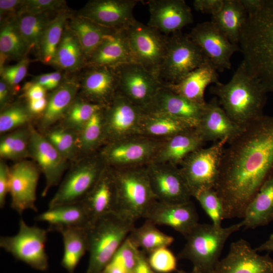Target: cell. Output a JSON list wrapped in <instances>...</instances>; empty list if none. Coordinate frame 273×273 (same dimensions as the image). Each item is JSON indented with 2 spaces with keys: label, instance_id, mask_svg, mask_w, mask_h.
Masks as SVG:
<instances>
[{
  "label": "cell",
  "instance_id": "obj_1",
  "mask_svg": "<svg viewBox=\"0 0 273 273\" xmlns=\"http://www.w3.org/2000/svg\"><path fill=\"white\" fill-rule=\"evenodd\" d=\"M227 144L214 190L223 204L224 219L243 218L273 174V116L263 115Z\"/></svg>",
  "mask_w": 273,
  "mask_h": 273
},
{
  "label": "cell",
  "instance_id": "obj_2",
  "mask_svg": "<svg viewBox=\"0 0 273 273\" xmlns=\"http://www.w3.org/2000/svg\"><path fill=\"white\" fill-rule=\"evenodd\" d=\"M239 46L248 72L273 93V0H265L257 13L248 16Z\"/></svg>",
  "mask_w": 273,
  "mask_h": 273
},
{
  "label": "cell",
  "instance_id": "obj_3",
  "mask_svg": "<svg viewBox=\"0 0 273 273\" xmlns=\"http://www.w3.org/2000/svg\"><path fill=\"white\" fill-rule=\"evenodd\" d=\"M209 91L230 118L243 127L263 115L267 93L242 62L229 82L219 81L212 85Z\"/></svg>",
  "mask_w": 273,
  "mask_h": 273
},
{
  "label": "cell",
  "instance_id": "obj_4",
  "mask_svg": "<svg viewBox=\"0 0 273 273\" xmlns=\"http://www.w3.org/2000/svg\"><path fill=\"white\" fill-rule=\"evenodd\" d=\"M134 224L116 212L91 223L87 228L89 258L86 273H102L134 227Z\"/></svg>",
  "mask_w": 273,
  "mask_h": 273
},
{
  "label": "cell",
  "instance_id": "obj_5",
  "mask_svg": "<svg viewBox=\"0 0 273 273\" xmlns=\"http://www.w3.org/2000/svg\"><path fill=\"white\" fill-rule=\"evenodd\" d=\"M242 227V221L226 228L199 223L185 237L186 243L178 257L190 260L200 273H210L219 260L228 238Z\"/></svg>",
  "mask_w": 273,
  "mask_h": 273
},
{
  "label": "cell",
  "instance_id": "obj_6",
  "mask_svg": "<svg viewBox=\"0 0 273 273\" xmlns=\"http://www.w3.org/2000/svg\"><path fill=\"white\" fill-rule=\"evenodd\" d=\"M112 169L117 191L116 213L135 222L143 218L157 200L151 188L145 166Z\"/></svg>",
  "mask_w": 273,
  "mask_h": 273
},
{
  "label": "cell",
  "instance_id": "obj_7",
  "mask_svg": "<svg viewBox=\"0 0 273 273\" xmlns=\"http://www.w3.org/2000/svg\"><path fill=\"white\" fill-rule=\"evenodd\" d=\"M208 62L188 35L179 31L168 36L165 57L157 77L163 86L173 84Z\"/></svg>",
  "mask_w": 273,
  "mask_h": 273
},
{
  "label": "cell",
  "instance_id": "obj_8",
  "mask_svg": "<svg viewBox=\"0 0 273 273\" xmlns=\"http://www.w3.org/2000/svg\"><path fill=\"white\" fill-rule=\"evenodd\" d=\"M229 141L224 139L208 148L197 149L178 166L192 197L202 190L214 189L223 152Z\"/></svg>",
  "mask_w": 273,
  "mask_h": 273
},
{
  "label": "cell",
  "instance_id": "obj_9",
  "mask_svg": "<svg viewBox=\"0 0 273 273\" xmlns=\"http://www.w3.org/2000/svg\"><path fill=\"white\" fill-rule=\"evenodd\" d=\"M48 231L35 225L30 226L21 218L16 235L1 237L0 247L30 267L44 271L48 267L46 249Z\"/></svg>",
  "mask_w": 273,
  "mask_h": 273
},
{
  "label": "cell",
  "instance_id": "obj_10",
  "mask_svg": "<svg viewBox=\"0 0 273 273\" xmlns=\"http://www.w3.org/2000/svg\"><path fill=\"white\" fill-rule=\"evenodd\" d=\"M125 31L133 62L157 77L165 57L168 36L137 20Z\"/></svg>",
  "mask_w": 273,
  "mask_h": 273
},
{
  "label": "cell",
  "instance_id": "obj_11",
  "mask_svg": "<svg viewBox=\"0 0 273 273\" xmlns=\"http://www.w3.org/2000/svg\"><path fill=\"white\" fill-rule=\"evenodd\" d=\"M161 141L136 134L105 144L99 155L111 168L146 166L153 161Z\"/></svg>",
  "mask_w": 273,
  "mask_h": 273
},
{
  "label": "cell",
  "instance_id": "obj_12",
  "mask_svg": "<svg viewBox=\"0 0 273 273\" xmlns=\"http://www.w3.org/2000/svg\"><path fill=\"white\" fill-rule=\"evenodd\" d=\"M106 166L98 155L73 169L65 178L50 201L49 208L83 201Z\"/></svg>",
  "mask_w": 273,
  "mask_h": 273
},
{
  "label": "cell",
  "instance_id": "obj_13",
  "mask_svg": "<svg viewBox=\"0 0 273 273\" xmlns=\"http://www.w3.org/2000/svg\"><path fill=\"white\" fill-rule=\"evenodd\" d=\"M144 111L117 93L103 109L104 144L139 134Z\"/></svg>",
  "mask_w": 273,
  "mask_h": 273
},
{
  "label": "cell",
  "instance_id": "obj_14",
  "mask_svg": "<svg viewBox=\"0 0 273 273\" xmlns=\"http://www.w3.org/2000/svg\"><path fill=\"white\" fill-rule=\"evenodd\" d=\"M118 79L117 93L144 109L163 86L156 75L134 62L115 67Z\"/></svg>",
  "mask_w": 273,
  "mask_h": 273
},
{
  "label": "cell",
  "instance_id": "obj_15",
  "mask_svg": "<svg viewBox=\"0 0 273 273\" xmlns=\"http://www.w3.org/2000/svg\"><path fill=\"white\" fill-rule=\"evenodd\" d=\"M188 35L218 72L231 69L232 56L240 51L211 21L197 24Z\"/></svg>",
  "mask_w": 273,
  "mask_h": 273
},
{
  "label": "cell",
  "instance_id": "obj_16",
  "mask_svg": "<svg viewBox=\"0 0 273 273\" xmlns=\"http://www.w3.org/2000/svg\"><path fill=\"white\" fill-rule=\"evenodd\" d=\"M145 168L157 200L172 204L191 201L192 196L178 166L152 161Z\"/></svg>",
  "mask_w": 273,
  "mask_h": 273
},
{
  "label": "cell",
  "instance_id": "obj_17",
  "mask_svg": "<svg viewBox=\"0 0 273 273\" xmlns=\"http://www.w3.org/2000/svg\"><path fill=\"white\" fill-rule=\"evenodd\" d=\"M210 273H273V259L261 255L244 239L231 244L228 255Z\"/></svg>",
  "mask_w": 273,
  "mask_h": 273
},
{
  "label": "cell",
  "instance_id": "obj_18",
  "mask_svg": "<svg viewBox=\"0 0 273 273\" xmlns=\"http://www.w3.org/2000/svg\"><path fill=\"white\" fill-rule=\"evenodd\" d=\"M139 2L137 0L91 1L78 15L113 30H124L136 20L133 16V10Z\"/></svg>",
  "mask_w": 273,
  "mask_h": 273
},
{
  "label": "cell",
  "instance_id": "obj_19",
  "mask_svg": "<svg viewBox=\"0 0 273 273\" xmlns=\"http://www.w3.org/2000/svg\"><path fill=\"white\" fill-rule=\"evenodd\" d=\"M147 25L169 36L193 23L191 8L184 0H149Z\"/></svg>",
  "mask_w": 273,
  "mask_h": 273
},
{
  "label": "cell",
  "instance_id": "obj_20",
  "mask_svg": "<svg viewBox=\"0 0 273 273\" xmlns=\"http://www.w3.org/2000/svg\"><path fill=\"white\" fill-rule=\"evenodd\" d=\"M39 176L38 168L28 161L19 162L10 169L11 207L19 214L28 209L37 211L35 202Z\"/></svg>",
  "mask_w": 273,
  "mask_h": 273
},
{
  "label": "cell",
  "instance_id": "obj_21",
  "mask_svg": "<svg viewBox=\"0 0 273 273\" xmlns=\"http://www.w3.org/2000/svg\"><path fill=\"white\" fill-rule=\"evenodd\" d=\"M143 218L155 225L169 226L185 237L199 223L198 215L191 201L172 204L156 200Z\"/></svg>",
  "mask_w": 273,
  "mask_h": 273
},
{
  "label": "cell",
  "instance_id": "obj_22",
  "mask_svg": "<svg viewBox=\"0 0 273 273\" xmlns=\"http://www.w3.org/2000/svg\"><path fill=\"white\" fill-rule=\"evenodd\" d=\"M28 149L44 175L46 186L42 193V196H44L61 179L67 166L66 158L32 127L29 129Z\"/></svg>",
  "mask_w": 273,
  "mask_h": 273
},
{
  "label": "cell",
  "instance_id": "obj_23",
  "mask_svg": "<svg viewBox=\"0 0 273 273\" xmlns=\"http://www.w3.org/2000/svg\"><path fill=\"white\" fill-rule=\"evenodd\" d=\"M244 128L230 118L216 97L206 102L195 127L205 142H215L226 138L229 142L239 134Z\"/></svg>",
  "mask_w": 273,
  "mask_h": 273
},
{
  "label": "cell",
  "instance_id": "obj_24",
  "mask_svg": "<svg viewBox=\"0 0 273 273\" xmlns=\"http://www.w3.org/2000/svg\"><path fill=\"white\" fill-rule=\"evenodd\" d=\"M81 87L86 101L106 106L117 93L118 79L116 68L86 66Z\"/></svg>",
  "mask_w": 273,
  "mask_h": 273
},
{
  "label": "cell",
  "instance_id": "obj_25",
  "mask_svg": "<svg viewBox=\"0 0 273 273\" xmlns=\"http://www.w3.org/2000/svg\"><path fill=\"white\" fill-rule=\"evenodd\" d=\"M205 104L190 101L162 86L143 110L146 113L168 114L188 121L196 126Z\"/></svg>",
  "mask_w": 273,
  "mask_h": 273
},
{
  "label": "cell",
  "instance_id": "obj_26",
  "mask_svg": "<svg viewBox=\"0 0 273 273\" xmlns=\"http://www.w3.org/2000/svg\"><path fill=\"white\" fill-rule=\"evenodd\" d=\"M82 202L91 222L112 213H116L117 191L112 168L106 166L98 181Z\"/></svg>",
  "mask_w": 273,
  "mask_h": 273
},
{
  "label": "cell",
  "instance_id": "obj_27",
  "mask_svg": "<svg viewBox=\"0 0 273 273\" xmlns=\"http://www.w3.org/2000/svg\"><path fill=\"white\" fill-rule=\"evenodd\" d=\"M204 143L195 128L191 129L162 140L152 161L179 166L189 155L202 148Z\"/></svg>",
  "mask_w": 273,
  "mask_h": 273
},
{
  "label": "cell",
  "instance_id": "obj_28",
  "mask_svg": "<svg viewBox=\"0 0 273 273\" xmlns=\"http://www.w3.org/2000/svg\"><path fill=\"white\" fill-rule=\"evenodd\" d=\"M133 62L124 30L107 35L87 60L86 66L116 67Z\"/></svg>",
  "mask_w": 273,
  "mask_h": 273
},
{
  "label": "cell",
  "instance_id": "obj_29",
  "mask_svg": "<svg viewBox=\"0 0 273 273\" xmlns=\"http://www.w3.org/2000/svg\"><path fill=\"white\" fill-rule=\"evenodd\" d=\"M217 70L206 62L197 68L177 83L164 86L187 99L200 104H205L204 93L211 84L219 82Z\"/></svg>",
  "mask_w": 273,
  "mask_h": 273
},
{
  "label": "cell",
  "instance_id": "obj_30",
  "mask_svg": "<svg viewBox=\"0 0 273 273\" xmlns=\"http://www.w3.org/2000/svg\"><path fill=\"white\" fill-rule=\"evenodd\" d=\"M35 220L47 222L48 231L56 232L63 228H87L92 223L82 202L49 208L37 215Z\"/></svg>",
  "mask_w": 273,
  "mask_h": 273
},
{
  "label": "cell",
  "instance_id": "obj_31",
  "mask_svg": "<svg viewBox=\"0 0 273 273\" xmlns=\"http://www.w3.org/2000/svg\"><path fill=\"white\" fill-rule=\"evenodd\" d=\"M195 127L188 121L168 114L144 112L139 134L161 141Z\"/></svg>",
  "mask_w": 273,
  "mask_h": 273
},
{
  "label": "cell",
  "instance_id": "obj_32",
  "mask_svg": "<svg viewBox=\"0 0 273 273\" xmlns=\"http://www.w3.org/2000/svg\"><path fill=\"white\" fill-rule=\"evenodd\" d=\"M242 222L254 229L273 221V174L264 182L248 204Z\"/></svg>",
  "mask_w": 273,
  "mask_h": 273
},
{
  "label": "cell",
  "instance_id": "obj_33",
  "mask_svg": "<svg viewBox=\"0 0 273 273\" xmlns=\"http://www.w3.org/2000/svg\"><path fill=\"white\" fill-rule=\"evenodd\" d=\"M248 14L240 0H223L220 10L211 17V21L231 41L239 44Z\"/></svg>",
  "mask_w": 273,
  "mask_h": 273
},
{
  "label": "cell",
  "instance_id": "obj_34",
  "mask_svg": "<svg viewBox=\"0 0 273 273\" xmlns=\"http://www.w3.org/2000/svg\"><path fill=\"white\" fill-rule=\"evenodd\" d=\"M67 25L77 38L87 60L107 35L116 30L79 15L69 18Z\"/></svg>",
  "mask_w": 273,
  "mask_h": 273
},
{
  "label": "cell",
  "instance_id": "obj_35",
  "mask_svg": "<svg viewBox=\"0 0 273 273\" xmlns=\"http://www.w3.org/2000/svg\"><path fill=\"white\" fill-rule=\"evenodd\" d=\"M51 65L70 72L86 67V59L80 44L67 24Z\"/></svg>",
  "mask_w": 273,
  "mask_h": 273
},
{
  "label": "cell",
  "instance_id": "obj_36",
  "mask_svg": "<svg viewBox=\"0 0 273 273\" xmlns=\"http://www.w3.org/2000/svg\"><path fill=\"white\" fill-rule=\"evenodd\" d=\"M87 228H63L57 231L62 235L64 247L61 264L69 273H73L88 251Z\"/></svg>",
  "mask_w": 273,
  "mask_h": 273
},
{
  "label": "cell",
  "instance_id": "obj_37",
  "mask_svg": "<svg viewBox=\"0 0 273 273\" xmlns=\"http://www.w3.org/2000/svg\"><path fill=\"white\" fill-rule=\"evenodd\" d=\"M79 88L74 80L61 82L50 96L44 112L42 124L47 126L59 120L69 109Z\"/></svg>",
  "mask_w": 273,
  "mask_h": 273
},
{
  "label": "cell",
  "instance_id": "obj_38",
  "mask_svg": "<svg viewBox=\"0 0 273 273\" xmlns=\"http://www.w3.org/2000/svg\"><path fill=\"white\" fill-rule=\"evenodd\" d=\"M30 48L18 31L13 18L3 21L0 31L1 70L9 58L21 60Z\"/></svg>",
  "mask_w": 273,
  "mask_h": 273
},
{
  "label": "cell",
  "instance_id": "obj_39",
  "mask_svg": "<svg viewBox=\"0 0 273 273\" xmlns=\"http://www.w3.org/2000/svg\"><path fill=\"white\" fill-rule=\"evenodd\" d=\"M53 13H22L13 18L18 31L30 50L38 49L46 29L55 16H52Z\"/></svg>",
  "mask_w": 273,
  "mask_h": 273
},
{
  "label": "cell",
  "instance_id": "obj_40",
  "mask_svg": "<svg viewBox=\"0 0 273 273\" xmlns=\"http://www.w3.org/2000/svg\"><path fill=\"white\" fill-rule=\"evenodd\" d=\"M128 238L137 248L149 254L159 248L168 247L174 241L173 237L161 232L148 220L140 226H134Z\"/></svg>",
  "mask_w": 273,
  "mask_h": 273
},
{
  "label": "cell",
  "instance_id": "obj_41",
  "mask_svg": "<svg viewBox=\"0 0 273 273\" xmlns=\"http://www.w3.org/2000/svg\"><path fill=\"white\" fill-rule=\"evenodd\" d=\"M71 15L67 10L59 12L48 26L38 48L39 58L43 63L51 65Z\"/></svg>",
  "mask_w": 273,
  "mask_h": 273
},
{
  "label": "cell",
  "instance_id": "obj_42",
  "mask_svg": "<svg viewBox=\"0 0 273 273\" xmlns=\"http://www.w3.org/2000/svg\"><path fill=\"white\" fill-rule=\"evenodd\" d=\"M104 107L95 113L81 128L79 146L91 153L104 144Z\"/></svg>",
  "mask_w": 273,
  "mask_h": 273
},
{
  "label": "cell",
  "instance_id": "obj_43",
  "mask_svg": "<svg viewBox=\"0 0 273 273\" xmlns=\"http://www.w3.org/2000/svg\"><path fill=\"white\" fill-rule=\"evenodd\" d=\"M194 197L211 219L212 224L221 227L224 219L222 201L214 189H204L197 192Z\"/></svg>",
  "mask_w": 273,
  "mask_h": 273
},
{
  "label": "cell",
  "instance_id": "obj_44",
  "mask_svg": "<svg viewBox=\"0 0 273 273\" xmlns=\"http://www.w3.org/2000/svg\"><path fill=\"white\" fill-rule=\"evenodd\" d=\"M29 132L19 130L4 137L0 144V155L3 158L16 159L26 154L29 148Z\"/></svg>",
  "mask_w": 273,
  "mask_h": 273
},
{
  "label": "cell",
  "instance_id": "obj_45",
  "mask_svg": "<svg viewBox=\"0 0 273 273\" xmlns=\"http://www.w3.org/2000/svg\"><path fill=\"white\" fill-rule=\"evenodd\" d=\"M105 106L86 100L76 102L68 110L67 121L70 126L81 129L95 113Z\"/></svg>",
  "mask_w": 273,
  "mask_h": 273
},
{
  "label": "cell",
  "instance_id": "obj_46",
  "mask_svg": "<svg viewBox=\"0 0 273 273\" xmlns=\"http://www.w3.org/2000/svg\"><path fill=\"white\" fill-rule=\"evenodd\" d=\"M149 263L157 273H171L177 270V258L167 247L159 248L149 254Z\"/></svg>",
  "mask_w": 273,
  "mask_h": 273
},
{
  "label": "cell",
  "instance_id": "obj_47",
  "mask_svg": "<svg viewBox=\"0 0 273 273\" xmlns=\"http://www.w3.org/2000/svg\"><path fill=\"white\" fill-rule=\"evenodd\" d=\"M29 111L21 105H14L3 111L0 115V131H8L26 123Z\"/></svg>",
  "mask_w": 273,
  "mask_h": 273
},
{
  "label": "cell",
  "instance_id": "obj_48",
  "mask_svg": "<svg viewBox=\"0 0 273 273\" xmlns=\"http://www.w3.org/2000/svg\"><path fill=\"white\" fill-rule=\"evenodd\" d=\"M141 252V250L137 248L127 237L111 261L118 264L129 273H132Z\"/></svg>",
  "mask_w": 273,
  "mask_h": 273
},
{
  "label": "cell",
  "instance_id": "obj_49",
  "mask_svg": "<svg viewBox=\"0 0 273 273\" xmlns=\"http://www.w3.org/2000/svg\"><path fill=\"white\" fill-rule=\"evenodd\" d=\"M64 10H66V2L65 1L24 0L18 14L22 13L34 14L50 13H56Z\"/></svg>",
  "mask_w": 273,
  "mask_h": 273
},
{
  "label": "cell",
  "instance_id": "obj_50",
  "mask_svg": "<svg viewBox=\"0 0 273 273\" xmlns=\"http://www.w3.org/2000/svg\"><path fill=\"white\" fill-rule=\"evenodd\" d=\"M66 158L70 157L74 149L73 135L66 130L57 129L49 133L47 139Z\"/></svg>",
  "mask_w": 273,
  "mask_h": 273
},
{
  "label": "cell",
  "instance_id": "obj_51",
  "mask_svg": "<svg viewBox=\"0 0 273 273\" xmlns=\"http://www.w3.org/2000/svg\"><path fill=\"white\" fill-rule=\"evenodd\" d=\"M29 64V59L25 57L14 65L4 67L1 70L2 79L10 86L19 84L26 75Z\"/></svg>",
  "mask_w": 273,
  "mask_h": 273
},
{
  "label": "cell",
  "instance_id": "obj_52",
  "mask_svg": "<svg viewBox=\"0 0 273 273\" xmlns=\"http://www.w3.org/2000/svg\"><path fill=\"white\" fill-rule=\"evenodd\" d=\"M24 1L1 0V20H5L16 17L21 10Z\"/></svg>",
  "mask_w": 273,
  "mask_h": 273
},
{
  "label": "cell",
  "instance_id": "obj_53",
  "mask_svg": "<svg viewBox=\"0 0 273 273\" xmlns=\"http://www.w3.org/2000/svg\"><path fill=\"white\" fill-rule=\"evenodd\" d=\"M223 3V0H195L193 5L197 11L212 16L220 10Z\"/></svg>",
  "mask_w": 273,
  "mask_h": 273
},
{
  "label": "cell",
  "instance_id": "obj_54",
  "mask_svg": "<svg viewBox=\"0 0 273 273\" xmlns=\"http://www.w3.org/2000/svg\"><path fill=\"white\" fill-rule=\"evenodd\" d=\"M10 169L4 163L0 164V207L3 208L6 203L7 196L9 194Z\"/></svg>",
  "mask_w": 273,
  "mask_h": 273
},
{
  "label": "cell",
  "instance_id": "obj_55",
  "mask_svg": "<svg viewBox=\"0 0 273 273\" xmlns=\"http://www.w3.org/2000/svg\"><path fill=\"white\" fill-rule=\"evenodd\" d=\"M25 94L29 101L38 100L45 97L46 88L35 82H29L24 86Z\"/></svg>",
  "mask_w": 273,
  "mask_h": 273
},
{
  "label": "cell",
  "instance_id": "obj_56",
  "mask_svg": "<svg viewBox=\"0 0 273 273\" xmlns=\"http://www.w3.org/2000/svg\"><path fill=\"white\" fill-rule=\"evenodd\" d=\"M248 16L257 13L263 7L265 0H240Z\"/></svg>",
  "mask_w": 273,
  "mask_h": 273
},
{
  "label": "cell",
  "instance_id": "obj_57",
  "mask_svg": "<svg viewBox=\"0 0 273 273\" xmlns=\"http://www.w3.org/2000/svg\"><path fill=\"white\" fill-rule=\"evenodd\" d=\"M132 273H156L150 266L145 252L142 250Z\"/></svg>",
  "mask_w": 273,
  "mask_h": 273
},
{
  "label": "cell",
  "instance_id": "obj_58",
  "mask_svg": "<svg viewBox=\"0 0 273 273\" xmlns=\"http://www.w3.org/2000/svg\"><path fill=\"white\" fill-rule=\"evenodd\" d=\"M48 101L45 97L38 100L29 101V111L34 114L44 112L48 105Z\"/></svg>",
  "mask_w": 273,
  "mask_h": 273
},
{
  "label": "cell",
  "instance_id": "obj_59",
  "mask_svg": "<svg viewBox=\"0 0 273 273\" xmlns=\"http://www.w3.org/2000/svg\"><path fill=\"white\" fill-rule=\"evenodd\" d=\"M10 85L1 78L0 81V103L3 106L7 101L10 92Z\"/></svg>",
  "mask_w": 273,
  "mask_h": 273
},
{
  "label": "cell",
  "instance_id": "obj_60",
  "mask_svg": "<svg viewBox=\"0 0 273 273\" xmlns=\"http://www.w3.org/2000/svg\"><path fill=\"white\" fill-rule=\"evenodd\" d=\"M102 273H129L125 268L113 262L110 263L106 266Z\"/></svg>",
  "mask_w": 273,
  "mask_h": 273
},
{
  "label": "cell",
  "instance_id": "obj_61",
  "mask_svg": "<svg viewBox=\"0 0 273 273\" xmlns=\"http://www.w3.org/2000/svg\"><path fill=\"white\" fill-rule=\"evenodd\" d=\"M50 81L47 89L56 88L61 83L62 75L59 72L50 73Z\"/></svg>",
  "mask_w": 273,
  "mask_h": 273
},
{
  "label": "cell",
  "instance_id": "obj_62",
  "mask_svg": "<svg viewBox=\"0 0 273 273\" xmlns=\"http://www.w3.org/2000/svg\"><path fill=\"white\" fill-rule=\"evenodd\" d=\"M256 251H273V233L270 234L268 239L255 249Z\"/></svg>",
  "mask_w": 273,
  "mask_h": 273
},
{
  "label": "cell",
  "instance_id": "obj_63",
  "mask_svg": "<svg viewBox=\"0 0 273 273\" xmlns=\"http://www.w3.org/2000/svg\"><path fill=\"white\" fill-rule=\"evenodd\" d=\"M50 81V73L42 74L36 76L33 82L39 84L47 89Z\"/></svg>",
  "mask_w": 273,
  "mask_h": 273
},
{
  "label": "cell",
  "instance_id": "obj_64",
  "mask_svg": "<svg viewBox=\"0 0 273 273\" xmlns=\"http://www.w3.org/2000/svg\"><path fill=\"white\" fill-rule=\"evenodd\" d=\"M178 273H200L197 269L195 268H193V270L190 272H187L182 270H178Z\"/></svg>",
  "mask_w": 273,
  "mask_h": 273
}]
</instances>
